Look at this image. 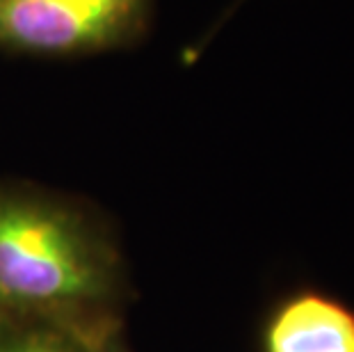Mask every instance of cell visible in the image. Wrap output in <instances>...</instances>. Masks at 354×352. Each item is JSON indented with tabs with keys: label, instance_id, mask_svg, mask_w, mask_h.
<instances>
[{
	"label": "cell",
	"instance_id": "cell-1",
	"mask_svg": "<svg viewBox=\"0 0 354 352\" xmlns=\"http://www.w3.org/2000/svg\"><path fill=\"white\" fill-rule=\"evenodd\" d=\"M131 295L126 257L101 208L0 178V316L101 336L126 325Z\"/></svg>",
	"mask_w": 354,
	"mask_h": 352
},
{
	"label": "cell",
	"instance_id": "cell-2",
	"mask_svg": "<svg viewBox=\"0 0 354 352\" xmlns=\"http://www.w3.org/2000/svg\"><path fill=\"white\" fill-rule=\"evenodd\" d=\"M156 0H0V53L80 59L140 46Z\"/></svg>",
	"mask_w": 354,
	"mask_h": 352
},
{
	"label": "cell",
	"instance_id": "cell-3",
	"mask_svg": "<svg viewBox=\"0 0 354 352\" xmlns=\"http://www.w3.org/2000/svg\"><path fill=\"white\" fill-rule=\"evenodd\" d=\"M259 352H354V309L313 286L290 290L263 318Z\"/></svg>",
	"mask_w": 354,
	"mask_h": 352
},
{
	"label": "cell",
	"instance_id": "cell-4",
	"mask_svg": "<svg viewBox=\"0 0 354 352\" xmlns=\"http://www.w3.org/2000/svg\"><path fill=\"white\" fill-rule=\"evenodd\" d=\"M101 336L41 320L0 316V352H94Z\"/></svg>",
	"mask_w": 354,
	"mask_h": 352
},
{
	"label": "cell",
	"instance_id": "cell-5",
	"mask_svg": "<svg viewBox=\"0 0 354 352\" xmlns=\"http://www.w3.org/2000/svg\"><path fill=\"white\" fill-rule=\"evenodd\" d=\"M94 352H133L126 341V325L115 327V329H110L108 334H103L101 339L96 341Z\"/></svg>",
	"mask_w": 354,
	"mask_h": 352
},
{
	"label": "cell",
	"instance_id": "cell-6",
	"mask_svg": "<svg viewBox=\"0 0 354 352\" xmlns=\"http://www.w3.org/2000/svg\"><path fill=\"white\" fill-rule=\"evenodd\" d=\"M243 3H247V0H233V5L229 7V12H227V14H224V19H229V17H231V14H233V12H236V10H238V7H240V5H243Z\"/></svg>",
	"mask_w": 354,
	"mask_h": 352
}]
</instances>
